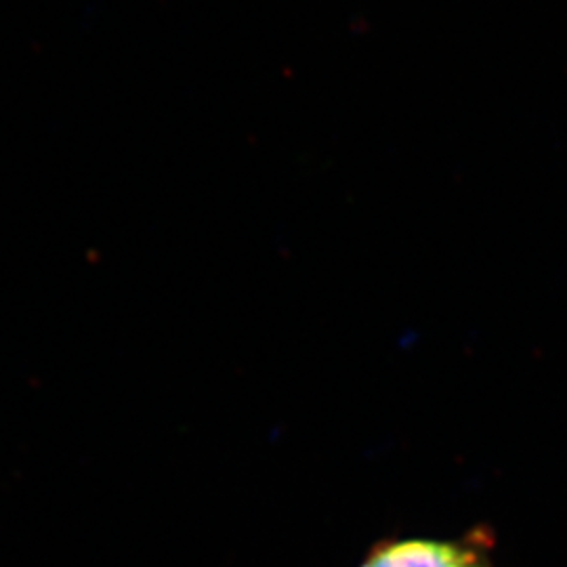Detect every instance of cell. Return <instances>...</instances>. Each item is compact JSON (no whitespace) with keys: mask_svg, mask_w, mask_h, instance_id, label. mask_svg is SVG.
Returning <instances> with one entry per match:
<instances>
[{"mask_svg":"<svg viewBox=\"0 0 567 567\" xmlns=\"http://www.w3.org/2000/svg\"><path fill=\"white\" fill-rule=\"evenodd\" d=\"M362 567H496L480 540L410 538L386 543L370 553Z\"/></svg>","mask_w":567,"mask_h":567,"instance_id":"6da1fadb","label":"cell"}]
</instances>
